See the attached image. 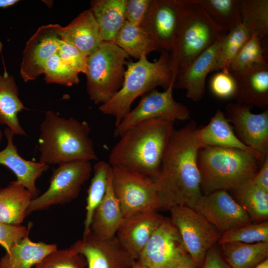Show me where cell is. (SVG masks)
<instances>
[{
  "label": "cell",
  "instance_id": "1",
  "mask_svg": "<svg viewBox=\"0 0 268 268\" xmlns=\"http://www.w3.org/2000/svg\"><path fill=\"white\" fill-rule=\"evenodd\" d=\"M199 129L192 120L173 131L159 174L154 179L161 209L170 210L178 205L192 208L202 195L198 165V155L201 148Z\"/></svg>",
  "mask_w": 268,
  "mask_h": 268
},
{
  "label": "cell",
  "instance_id": "2",
  "mask_svg": "<svg viewBox=\"0 0 268 268\" xmlns=\"http://www.w3.org/2000/svg\"><path fill=\"white\" fill-rule=\"evenodd\" d=\"M174 122L164 119L143 121L125 132L112 149L109 163L155 179L173 132Z\"/></svg>",
  "mask_w": 268,
  "mask_h": 268
},
{
  "label": "cell",
  "instance_id": "3",
  "mask_svg": "<svg viewBox=\"0 0 268 268\" xmlns=\"http://www.w3.org/2000/svg\"><path fill=\"white\" fill-rule=\"evenodd\" d=\"M40 130L39 162L58 165L75 161L98 160L87 122L72 117L67 119L48 111Z\"/></svg>",
  "mask_w": 268,
  "mask_h": 268
},
{
  "label": "cell",
  "instance_id": "4",
  "mask_svg": "<svg viewBox=\"0 0 268 268\" xmlns=\"http://www.w3.org/2000/svg\"><path fill=\"white\" fill-rule=\"evenodd\" d=\"M174 72L171 54L162 51L155 62L148 60L147 56H142L137 61H128L121 88L107 103L99 107L105 115L114 117L115 126L131 110L134 101L142 96L157 86L167 89L175 83Z\"/></svg>",
  "mask_w": 268,
  "mask_h": 268
},
{
  "label": "cell",
  "instance_id": "5",
  "mask_svg": "<svg viewBox=\"0 0 268 268\" xmlns=\"http://www.w3.org/2000/svg\"><path fill=\"white\" fill-rule=\"evenodd\" d=\"M198 165L203 195L236 188L250 180L261 166L247 151L214 146L200 149Z\"/></svg>",
  "mask_w": 268,
  "mask_h": 268
},
{
  "label": "cell",
  "instance_id": "6",
  "mask_svg": "<svg viewBox=\"0 0 268 268\" xmlns=\"http://www.w3.org/2000/svg\"><path fill=\"white\" fill-rule=\"evenodd\" d=\"M226 32L196 0H182L180 21L171 52L176 77L180 71Z\"/></svg>",
  "mask_w": 268,
  "mask_h": 268
},
{
  "label": "cell",
  "instance_id": "7",
  "mask_svg": "<svg viewBox=\"0 0 268 268\" xmlns=\"http://www.w3.org/2000/svg\"><path fill=\"white\" fill-rule=\"evenodd\" d=\"M128 54L114 43L103 42L87 60L86 89L96 104L109 101L121 88Z\"/></svg>",
  "mask_w": 268,
  "mask_h": 268
},
{
  "label": "cell",
  "instance_id": "8",
  "mask_svg": "<svg viewBox=\"0 0 268 268\" xmlns=\"http://www.w3.org/2000/svg\"><path fill=\"white\" fill-rule=\"evenodd\" d=\"M111 183L124 218L145 212H158L161 203L154 180L126 167L112 166Z\"/></svg>",
  "mask_w": 268,
  "mask_h": 268
},
{
  "label": "cell",
  "instance_id": "9",
  "mask_svg": "<svg viewBox=\"0 0 268 268\" xmlns=\"http://www.w3.org/2000/svg\"><path fill=\"white\" fill-rule=\"evenodd\" d=\"M91 161H75L58 165L53 169L50 185L41 196L32 200L26 216L36 211L47 209L53 205L64 204L79 196L82 186L89 179Z\"/></svg>",
  "mask_w": 268,
  "mask_h": 268
},
{
  "label": "cell",
  "instance_id": "10",
  "mask_svg": "<svg viewBox=\"0 0 268 268\" xmlns=\"http://www.w3.org/2000/svg\"><path fill=\"white\" fill-rule=\"evenodd\" d=\"M169 211L187 253L201 268L207 251L218 243L221 233L191 207L178 205Z\"/></svg>",
  "mask_w": 268,
  "mask_h": 268
},
{
  "label": "cell",
  "instance_id": "11",
  "mask_svg": "<svg viewBox=\"0 0 268 268\" xmlns=\"http://www.w3.org/2000/svg\"><path fill=\"white\" fill-rule=\"evenodd\" d=\"M175 83L163 92L156 89L141 96L137 105L126 114L114 131L115 137H120L125 132L137 124L152 119H164L175 122L190 119V111L173 97Z\"/></svg>",
  "mask_w": 268,
  "mask_h": 268
},
{
  "label": "cell",
  "instance_id": "12",
  "mask_svg": "<svg viewBox=\"0 0 268 268\" xmlns=\"http://www.w3.org/2000/svg\"><path fill=\"white\" fill-rule=\"evenodd\" d=\"M252 108L231 102L226 106L225 115L238 137L257 154L262 165L268 156V110L255 114Z\"/></svg>",
  "mask_w": 268,
  "mask_h": 268
},
{
  "label": "cell",
  "instance_id": "13",
  "mask_svg": "<svg viewBox=\"0 0 268 268\" xmlns=\"http://www.w3.org/2000/svg\"><path fill=\"white\" fill-rule=\"evenodd\" d=\"M186 254L177 228L170 218L165 217L136 261L147 268H174Z\"/></svg>",
  "mask_w": 268,
  "mask_h": 268
},
{
  "label": "cell",
  "instance_id": "14",
  "mask_svg": "<svg viewBox=\"0 0 268 268\" xmlns=\"http://www.w3.org/2000/svg\"><path fill=\"white\" fill-rule=\"evenodd\" d=\"M182 8V0H151L140 27L158 50L172 52Z\"/></svg>",
  "mask_w": 268,
  "mask_h": 268
},
{
  "label": "cell",
  "instance_id": "15",
  "mask_svg": "<svg viewBox=\"0 0 268 268\" xmlns=\"http://www.w3.org/2000/svg\"><path fill=\"white\" fill-rule=\"evenodd\" d=\"M221 233L251 223L245 210L227 191L202 194L192 207Z\"/></svg>",
  "mask_w": 268,
  "mask_h": 268
},
{
  "label": "cell",
  "instance_id": "16",
  "mask_svg": "<svg viewBox=\"0 0 268 268\" xmlns=\"http://www.w3.org/2000/svg\"><path fill=\"white\" fill-rule=\"evenodd\" d=\"M73 246L85 258L87 268H132L135 261L116 236L101 238L89 231Z\"/></svg>",
  "mask_w": 268,
  "mask_h": 268
},
{
  "label": "cell",
  "instance_id": "17",
  "mask_svg": "<svg viewBox=\"0 0 268 268\" xmlns=\"http://www.w3.org/2000/svg\"><path fill=\"white\" fill-rule=\"evenodd\" d=\"M60 26H42L27 42L20 67L21 76L25 81L34 80L44 73L46 60L58 50Z\"/></svg>",
  "mask_w": 268,
  "mask_h": 268
},
{
  "label": "cell",
  "instance_id": "18",
  "mask_svg": "<svg viewBox=\"0 0 268 268\" xmlns=\"http://www.w3.org/2000/svg\"><path fill=\"white\" fill-rule=\"evenodd\" d=\"M227 32L178 73L174 87L185 90L189 99L197 102L203 98L206 76L209 72L214 71L221 44Z\"/></svg>",
  "mask_w": 268,
  "mask_h": 268
},
{
  "label": "cell",
  "instance_id": "19",
  "mask_svg": "<svg viewBox=\"0 0 268 268\" xmlns=\"http://www.w3.org/2000/svg\"><path fill=\"white\" fill-rule=\"evenodd\" d=\"M164 217L158 212H145L123 218L116 234L121 244L136 260Z\"/></svg>",
  "mask_w": 268,
  "mask_h": 268
},
{
  "label": "cell",
  "instance_id": "20",
  "mask_svg": "<svg viewBox=\"0 0 268 268\" xmlns=\"http://www.w3.org/2000/svg\"><path fill=\"white\" fill-rule=\"evenodd\" d=\"M230 72L236 83V103L268 109V64Z\"/></svg>",
  "mask_w": 268,
  "mask_h": 268
},
{
  "label": "cell",
  "instance_id": "21",
  "mask_svg": "<svg viewBox=\"0 0 268 268\" xmlns=\"http://www.w3.org/2000/svg\"><path fill=\"white\" fill-rule=\"evenodd\" d=\"M4 134L7 139V145L0 151V164L11 170L16 176V182L26 188L35 199L39 194V190L36 187V180L48 169L49 166L23 158L14 144V134L11 130L6 128Z\"/></svg>",
  "mask_w": 268,
  "mask_h": 268
},
{
  "label": "cell",
  "instance_id": "22",
  "mask_svg": "<svg viewBox=\"0 0 268 268\" xmlns=\"http://www.w3.org/2000/svg\"><path fill=\"white\" fill-rule=\"evenodd\" d=\"M61 38L89 56L103 42L100 29L91 9L83 11L65 27H59Z\"/></svg>",
  "mask_w": 268,
  "mask_h": 268
},
{
  "label": "cell",
  "instance_id": "23",
  "mask_svg": "<svg viewBox=\"0 0 268 268\" xmlns=\"http://www.w3.org/2000/svg\"><path fill=\"white\" fill-rule=\"evenodd\" d=\"M199 135L201 147L214 146L245 150L252 154L261 165L257 154L240 140L225 114L219 109L205 126L199 129Z\"/></svg>",
  "mask_w": 268,
  "mask_h": 268
},
{
  "label": "cell",
  "instance_id": "24",
  "mask_svg": "<svg viewBox=\"0 0 268 268\" xmlns=\"http://www.w3.org/2000/svg\"><path fill=\"white\" fill-rule=\"evenodd\" d=\"M112 171L105 196L95 209L90 231L95 235L104 238L116 236L124 218L120 203L112 189Z\"/></svg>",
  "mask_w": 268,
  "mask_h": 268
},
{
  "label": "cell",
  "instance_id": "25",
  "mask_svg": "<svg viewBox=\"0 0 268 268\" xmlns=\"http://www.w3.org/2000/svg\"><path fill=\"white\" fill-rule=\"evenodd\" d=\"M56 249V244L31 241L28 233L1 258L0 268H31Z\"/></svg>",
  "mask_w": 268,
  "mask_h": 268
},
{
  "label": "cell",
  "instance_id": "26",
  "mask_svg": "<svg viewBox=\"0 0 268 268\" xmlns=\"http://www.w3.org/2000/svg\"><path fill=\"white\" fill-rule=\"evenodd\" d=\"M126 0H93L90 9L98 24L103 42L114 43L124 24Z\"/></svg>",
  "mask_w": 268,
  "mask_h": 268
},
{
  "label": "cell",
  "instance_id": "27",
  "mask_svg": "<svg viewBox=\"0 0 268 268\" xmlns=\"http://www.w3.org/2000/svg\"><path fill=\"white\" fill-rule=\"evenodd\" d=\"M18 94L14 77L6 73L0 75V123L6 125L14 134L25 135L18 114L28 109L20 100Z\"/></svg>",
  "mask_w": 268,
  "mask_h": 268
},
{
  "label": "cell",
  "instance_id": "28",
  "mask_svg": "<svg viewBox=\"0 0 268 268\" xmlns=\"http://www.w3.org/2000/svg\"><path fill=\"white\" fill-rule=\"evenodd\" d=\"M32 199L31 193L16 181L0 189V221L20 225Z\"/></svg>",
  "mask_w": 268,
  "mask_h": 268
},
{
  "label": "cell",
  "instance_id": "29",
  "mask_svg": "<svg viewBox=\"0 0 268 268\" xmlns=\"http://www.w3.org/2000/svg\"><path fill=\"white\" fill-rule=\"evenodd\" d=\"M218 245L231 268H254L268 257V242H231Z\"/></svg>",
  "mask_w": 268,
  "mask_h": 268
},
{
  "label": "cell",
  "instance_id": "30",
  "mask_svg": "<svg viewBox=\"0 0 268 268\" xmlns=\"http://www.w3.org/2000/svg\"><path fill=\"white\" fill-rule=\"evenodd\" d=\"M235 201L245 210L251 220L258 222L268 218V192L249 180L231 190Z\"/></svg>",
  "mask_w": 268,
  "mask_h": 268
},
{
  "label": "cell",
  "instance_id": "31",
  "mask_svg": "<svg viewBox=\"0 0 268 268\" xmlns=\"http://www.w3.org/2000/svg\"><path fill=\"white\" fill-rule=\"evenodd\" d=\"M114 43L123 50L130 57L138 60L147 56L157 48L149 36L140 26L125 21L118 33Z\"/></svg>",
  "mask_w": 268,
  "mask_h": 268
},
{
  "label": "cell",
  "instance_id": "32",
  "mask_svg": "<svg viewBox=\"0 0 268 268\" xmlns=\"http://www.w3.org/2000/svg\"><path fill=\"white\" fill-rule=\"evenodd\" d=\"M93 171V176L87 190L83 236L90 231L93 212L105 196L112 166L109 162L101 161L95 164Z\"/></svg>",
  "mask_w": 268,
  "mask_h": 268
},
{
  "label": "cell",
  "instance_id": "33",
  "mask_svg": "<svg viewBox=\"0 0 268 268\" xmlns=\"http://www.w3.org/2000/svg\"><path fill=\"white\" fill-rule=\"evenodd\" d=\"M242 22L262 40L268 34V0H240Z\"/></svg>",
  "mask_w": 268,
  "mask_h": 268
},
{
  "label": "cell",
  "instance_id": "34",
  "mask_svg": "<svg viewBox=\"0 0 268 268\" xmlns=\"http://www.w3.org/2000/svg\"><path fill=\"white\" fill-rule=\"evenodd\" d=\"M213 21L228 31L242 22L240 0H196Z\"/></svg>",
  "mask_w": 268,
  "mask_h": 268
},
{
  "label": "cell",
  "instance_id": "35",
  "mask_svg": "<svg viewBox=\"0 0 268 268\" xmlns=\"http://www.w3.org/2000/svg\"><path fill=\"white\" fill-rule=\"evenodd\" d=\"M251 36L242 22L227 31L221 44L214 71L229 72L232 62Z\"/></svg>",
  "mask_w": 268,
  "mask_h": 268
},
{
  "label": "cell",
  "instance_id": "36",
  "mask_svg": "<svg viewBox=\"0 0 268 268\" xmlns=\"http://www.w3.org/2000/svg\"><path fill=\"white\" fill-rule=\"evenodd\" d=\"M256 34L251 35L232 62L230 71H235L258 64H268L267 48Z\"/></svg>",
  "mask_w": 268,
  "mask_h": 268
},
{
  "label": "cell",
  "instance_id": "37",
  "mask_svg": "<svg viewBox=\"0 0 268 268\" xmlns=\"http://www.w3.org/2000/svg\"><path fill=\"white\" fill-rule=\"evenodd\" d=\"M231 242L246 244L268 242V221L251 223L225 232L221 234L217 244Z\"/></svg>",
  "mask_w": 268,
  "mask_h": 268
},
{
  "label": "cell",
  "instance_id": "38",
  "mask_svg": "<svg viewBox=\"0 0 268 268\" xmlns=\"http://www.w3.org/2000/svg\"><path fill=\"white\" fill-rule=\"evenodd\" d=\"M57 52L45 62L44 74L46 82L67 86L77 84L79 81V73L63 62Z\"/></svg>",
  "mask_w": 268,
  "mask_h": 268
},
{
  "label": "cell",
  "instance_id": "39",
  "mask_svg": "<svg viewBox=\"0 0 268 268\" xmlns=\"http://www.w3.org/2000/svg\"><path fill=\"white\" fill-rule=\"evenodd\" d=\"M35 268H87V262L72 245L68 248L52 252Z\"/></svg>",
  "mask_w": 268,
  "mask_h": 268
},
{
  "label": "cell",
  "instance_id": "40",
  "mask_svg": "<svg viewBox=\"0 0 268 268\" xmlns=\"http://www.w3.org/2000/svg\"><path fill=\"white\" fill-rule=\"evenodd\" d=\"M57 53L67 65L78 73L86 74L88 56L73 45L61 38Z\"/></svg>",
  "mask_w": 268,
  "mask_h": 268
},
{
  "label": "cell",
  "instance_id": "41",
  "mask_svg": "<svg viewBox=\"0 0 268 268\" xmlns=\"http://www.w3.org/2000/svg\"><path fill=\"white\" fill-rule=\"evenodd\" d=\"M210 88L217 98L224 99L234 98L236 92L235 81L230 72L219 71L212 76Z\"/></svg>",
  "mask_w": 268,
  "mask_h": 268
},
{
  "label": "cell",
  "instance_id": "42",
  "mask_svg": "<svg viewBox=\"0 0 268 268\" xmlns=\"http://www.w3.org/2000/svg\"><path fill=\"white\" fill-rule=\"evenodd\" d=\"M31 225L25 226L12 225L0 221V245L9 252L10 249L28 233Z\"/></svg>",
  "mask_w": 268,
  "mask_h": 268
},
{
  "label": "cell",
  "instance_id": "43",
  "mask_svg": "<svg viewBox=\"0 0 268 268\" xmlns=\"http://www.w3.org/2000/svg\"><path fill=\"white\" fill-rule=\"evenodd\" d=\"M151 0H126V20L140 26L147 11Z\"/></svg>",
  "mask_w": 268,
  "mask_h": 268
},
{
  "label": "cell",
  "instance_id": "44",
  "mask_svg": "<svg viewBox=\"0 0 268 268\" xmlns=\"http://www.w3.org/2000/svg\"><path fill=\"white\" fill-rule=\"evenodd\" d=\"M201 268H231L215 245L207 252Z\"/></svg>",
  "mask_w": 268,
  "mask_h": 268
},
{
  "label": "cell",
  "instance_id": "45",
  "mask_svg": "<svg viewBox=\"0 0 268 268\" xmlns=\"http://www.w3.org/2000/svg\"><path fill=\"white\" fill-rule=\"evenodd\" d=\"M250 180L256 185L268 192V156L263 162L261 168Z\"/></svg>",
  "mask_w": 268,
  "mask_h": 268
},
{
  "label": "cell",
  "instance_id": "46",
  "mask_svg": "<svg viewBox=\"0 0 268 268\" xmlns=\"http://www.w3.org/2000/svg\"><path fill=\"white\" fill-rule=\"evenodd\" d=\"M174 268H199L191 256L187 253L177 263Z\"/></svg>",
  "mask_w": 268,
  "mask_h": 268
},
{
  "label": "cell",
  "instance_id": "47",
  "mask_svg": "<svg viewBox=\"0 0 268 268\" xmlns=\"http://www.w3.org/2000/svg\"><path fill=\"white\" fill-rule=\"evenodd\" d=\"M19 1L18 0H0V8H7L11 6Z\"/></svg>",
  "mask_w": 268,
  "mask_h": 268
},
{
  "label": "cell",
  "instance_id": "48",
  "mask_svg": "<svg viewBox=\"0 0 268 268\" xmlns=\"http://www.w3.org/2000/svg\"><path fill=\"white\" fill-rule=\"evenodd\" d=\"M254 268H268V258L264 260Z\"/></svg>",
  "mask_w": 268,
  "mask_h": 268
},
{
  "label": "cell",
  "instance_id": "49",
  "mask_svg": "<svg viewBox=\"0 0 268 268\" xmlns=\"http://www.w3.org/2000/svg\"><path fill=\"white\" fill-rule=\"evenodd\" d=\"M132 268H147L137 261H135L133 265Z\"/></svg>",
  "mask_w": 268,
  "mask_h": 268
},
{
  "label": "cell",
  "instance_id": "50",
  "mask_svg": "<svg viewBox=\"0 0 268 268\" xmlns=\"http://www.w3.org/2000/svg\"><path fill=\"white\" fill-rule=\"evenodd\" d=\"M2 138H3V134L0 129V143L2 141Z\"/></svg>",
  "mask_w": 268,
  "mask_h": 268
}]
</instances>
